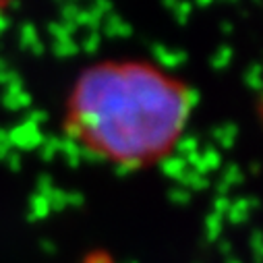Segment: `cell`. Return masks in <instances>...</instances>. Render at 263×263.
<instances>
[{
  "instance_id": "cell-1",
  "label": "cell",
  "mask_w": 263,
  "mask_h": 263,
  "mask_svg": "<svg viewBox=\"0 0 263 263\" xmlns=\"http://www.w3.org/2000/svg\"><path fill=\"white\" fill-rule=\"evenodd\" d=\"M184 87L143 64H100L77 83L67 137L130 172L164 160L186 122Z\"/></svg>"
},
{
  "instance_id": "cell-2",
  "label": "cell",
  "mask_w": 263,
  "mask_h": 263,
  "mask_svg": "<svg viewBox=\"0 0 263 263\" xmlns=\"http://www.w3.org/2000/svg\"><path fill=\"white\" fill-rule=\"evenodd\" d=\"M42 130H40V126H35V124H31V122H21L19 126H15L13 130H11V135H9V141H13V143H17L19 147H35V145H40L42 143Z\"/></svg>"
},
{
  "instance_id": "cell-3",
  "label": "cell",
  "mask_w": 263,
  "mask_h": 263,
  "mask_svg": "<svg viewBox=\"0 0 263 263\" xmlns=\"http://www.w3.org/2000/svg\"><path fill=\"white\" fill-rule=\"evenodd\" d=\"M152 52H154L156 60L162 64L164 69H176V67H180V64L186 60V54L182 50H170V48H166L162 44H154Z\"/></svg>"
},
{
  "instance_id": "cell-4",
  "label": "cell",
  "mask_w": 263,
  "mask_h": 263,
  "mask_svg": "<svg viewBox=\"0 0 263 263\" xmlns=\"http://www.w3.org/2000/svg\"><path fill=\"white\" fill-rule=\"evenodd\" d=\"M102 25H104V35L108 37H128L133 33L130 25H126L118 15H108L106 21H102Z\"/></svg>"
},
{
  "instance_id": "cell-5",
  "label": "cell",
  "mask_w": 263,
  "mask_h": 263,
  "mask_svg": "<svg viewBox=\"0 0 263 263\" xmlns=\"http://www.w3.org/2000/svg\"><path fill=\"white\" fill-rule=\"evenodd\" d=\"M75 29H77V25H75L73 21H62V19L56 21V23H50V25H48V31H50V35L54 37V42L73 37Z\"/></svg>"
},
{
  "instance_id": "cell-6",
  "label": "cell",
  "mask_w": 263,
  "mask_h": 263,
  "mask_svg": "<svg viewBox=\"0 0 263 263\" xmlns=\"http://www.w3.org/2000/svg\"><path fill=\"white\" fill-rule=\"evenodd\" d=\"M3 104H5V108H9V110H23V108H27V106L31 104V96L25 93V91H15V93L5 91Z\"/></svg>"
},
{
  "instance_id": "cell-7",
  "label": "cell",
  "mask_w": 263,
  "mask_h": 263,
  "mask_svg": "<svg viewBox=\"0 0 263 263\" xmlns=\"http://www.w3.org/2000/svg\"><path fill=\"white\" fill-rule=\"evenodd\" d=\"M102 21L104 19L100 15H96L91 9H81L79 15H77V19H75V25L77 27H87L91 31H98V27L102 25Z\"/></svg>"
},
{
  "instance_id": "cell-8",
  "label": "cell",
  "mask_w": 263,
  "mask_h": 263,
  "mask_svg": "<svg viewBox=\"0 0 263 263\" xmlns=\"http://www.w3.org/2000/svg\"><path fill=\"white\" fill-rule=\"evenodd\" d=\"M54 52H56V56H60V58H69V56H75V54L79 52V44H77L73 37L60 40V42H54Z\"/></svg>"
},
{
  "instance_id": "cell-9",
  "label": "cell",
  "mask_w": 263,
  "mask_h": 263,
  "mask_svg": "<svg viewBox=\"0 0 263 263\" xmlns=\"http://www.w3.org/2000/svg\"><path fill=\"white\" fill-rule=\"evenodd\" d=\"M40 44V35H37V29L31 25V23H25L21 27V46L25 50H31Z\"/></svg>"
},
{
  "instance_id": "cell-10",
  "label": "cell",
  "mask_w": 263,
  "mask_h": 263,
  "mask_svg": "<svg viewBox=\"0 0 263 263\" xmlns=\"http://www.w3.org/2000/svg\"><path fill=\"white\" fill-rule=\"evenodd\" d=\"M230 60H232V50L224 46V48H220V50L214 54L212 67H214V69H226L228 64H230Z\"/></svg>"
},
{
  "instance_id": "cell-11",
  "label": "cell",
  "mask_w": 263,
  "mask_h": 263,
  "mask_svg": "<svg viewBox=\"0 0 263 263\" xmlns=\"http://www.w3.org/2000/svg\"><path fill=\"white\" fill-rule=\"evenodd\" d=\"M100 46H102V35H100V31H91V33L83 40V44H81L83 52H87V54H96V52L100 50Z\"/></svg>"
},
{
  "instance_id": "cell-12",
  "label": "cell",
  "mask_w": 263,
  "mask_h": 263,
  "mask_svg": "<svg viewBox=\"0 0 263 263\" xmlns=\"http://www.w3.org/2000/svg\"><path fill=\"white\" fill-rule=\"evenodd\" d=\"M234 135H236V126H234V124H226V126L216 128V137H218L224 145H230V143L234 141Z\"/></svg>"
},
{
  "instance_id": "cell-13",
  "label": "cell",
  "mask_w": 263,
  "mask_h": 263,
  "mask_svg": "<svg viewBox=\"0 0 263 263\" xmlns=\"http://www.w3.org/2000/svg\"><path fill=\"white\" fill-rule=\"evenodd\" d=\"M245 83H247L251 89H259V85H261V69L257 67V64H253L251 69H247V73H245Z\"/></svg>"
},
{
  "instance_id": "cell-14",
  "label": "cell",
  "mask_w": 263,
  "mask_h": 263,
  "mask_svg": "<svg viewBox=\"0 0 263 263\" xmlns=\"http://www.w3.org/2000/svg\"><path fill=\"white\" fill-rule=\"evenodd\" d=\"M172 13H174V17H176L178 23H186V19L191 15V3H189V0H180Z\"/></svg>"
},
{
  "instance_id": "cell-15",
  "label": "cell",
  "mask_w": 263,
  "mask_h": 263,
  "mask_svg": "<svg viewBox=\"0 0 263 263\" xmlns=\"http://www.w3.org/2000/svg\"><path fill=\"white\" fill-rule=\"evenodd\" d=\"M91 11H93L96 15H100L102 19H106V17L112 13V3H110V0H93Z\"/></svg>"
},
{
  "instance_id": "cell-16",
  "label": "cell",
  "mask_w": 263,
  "mask_h": 263,
  "mask_svg": "<svg viewBox=\"0 0 263 263\" xmlns=\"http://www.w3.org/2000/svg\"><path fill=\"white\" fill-rule=\"evenodd\" d=\"M174 147L178 152H182V154H193V149L197 147V139L195 137H180Z\"/></svg>"
},
{
  "instance_id": "cell-17",
  "label": "cell",
  "mask_w": 263,
  "mask_h": 263,
  "mask_svg": "<svg viewBox=\"0 0 263 263\" xmlns=\"http://www.w3.org/2000/svg\"><path fill=\"white\" fill-rule=\"evenodd\" d=\"M79 11H81V9H79L75 3H64V7H62V21H73V23H75Z\"/></svg>"
},
{
  "instance_id": "cell-18",
  "label": "cell",
  "mask_w": 263,
  "mask_h": 263,
  "mask_svg": "<svg viewBox=\"0 0 263 263\" xmlns=\"http://www.w3.org/2000/svg\"><path fill=\"white\" fill-rule=\"evenodd\" d=\"M17 79H21L13 69H5V71H0V85H5V87H9L11 83H15Z\"/></svg>"
},
{
  "instance_id": "cell-19",
  "label": "cell",
  "mask_w": 263,
  "mask_h": 263,
  "mask_svg": "<svg viewBox=\"0 0 263 263\" xmlns=\"http://www.w3.org/2000/svg\"><path fill=\"white\" fill-rule=\"evenodd\" d=\"M48 118V112H44V110H33L31 114H27V122H31V124H40V122H44Z\"/></svg>"
},
{
  "instance_id": "cell-20",
  "label": "cell",
  "mask_w": 263,
  "mask_h": 263,
  "mask_svg": "<svg viewBox=\"0 0 263 263\" xmlns=\"http://www.w3.org/2000/svg\"><path fill=\"white\" fill-rule=\"evenodd\" d=\"M7 29H9V17L5 13H0V35H3Z\"/></svg>"
},
{
  "instance_id": "cell-21",
  "label": "cell",
  "mask_w": 263,
  "mask_h": 263,
  "mask_svg": "<svg viewBox=\"0 0 263 263\" xmlns=\"http://www.w3.org/2000/svg\"><path fill=\"white\" fill-rule=\"evenodd\" d=\"M9 143H11V141H9V135L5 133V130H0V149H5Z\"/></svg>"
},
{
  "instance_id": "cell-22",
  "label": "cell",
  "mask_w": 263,
  "mask_h": 263,
  "mask_svg": "<svg viewBox=\"0 0 263 263\" xmlns=\"http://www.w3.org/2000/svg\"><path fill=\"white\" fill-rule=\"evenodd\" d=\"M162 3H164V7H166V9L174 11V9H176V5L180 3V0H162Z\"/></svg>"
},
{
  "instance_id": "cell-23",
  "label": "cell",
  "mask_w": 263,
  "mask_h": 263,
  "mask_svg": "<svg viewBox=\"0 0 263 263\" xmlns=\"http://www.w3.org/2000/svg\"><path fill=\"white\" fill-rule=\"evenodd\" d=\"M5 69H9V64H7L5 58H0V71H5Z\"/></svg>"
},
{
  "instance_id": "cell-24",
  "label": "cell",
  "mask_w": 263,
  "mask_h": 263,
  "mask_svg": "<svg viewBox=\"0 0 263 263\" xmlns=\"http://www.w3.org/2000/svg\"><path fill=\"white\" fill-rule=\"evenodd\" d=\"M197 3H199L201 7H208V5H212V3H214V0H197Z\"/></svg>"
}]
</instances>
